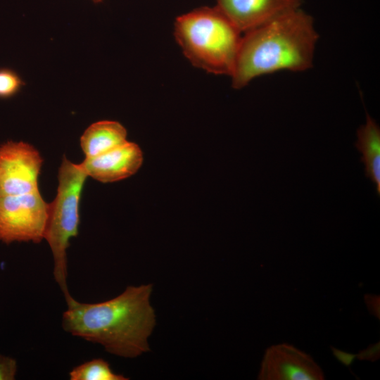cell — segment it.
I'll return each instance as SVG.
<instances>
[{"label": "cell", "mask_w": 380, "mask_h": 380, "mask_svg": "<svg viewBox=\"0 0 380 380\" xmlns=\"http://www.w3.org/2000/svg\"><path fill=\"white\" fill-rule=\"evenodd\" d=\"M152 284L127 286L119 296L97 303L66 302L62 327L72 336L101 345L115 355L133 358L148 351L156 325L150 303Z\"/></svg>", "instance_id": "obj_1"}, {"label": "cell", "mask_w": 380, "mask_h": 380, "mask_svg": "<svg viewBox=\"0 0 380 380\" xmlns=\"http://www.w3.org/2000/svg\"><path fill=\"white\" fill-rule=\"evenodd\" d=\"M318 37L312 18L300 8L245 32L231 75L232 87L243 88L278 71L310 69Z\"/></svg>", "instance_id": "obj_2"}, {"label": "cell", "mask_w": 380, "mask_h": 380, "mask_svg": "<svg viewBox=\"0 0 380 380\" xmlns=\"http://www.w3.org/2000/svg\"><path fill=\"white\" fill-rule=\"evenodd\" d=\"M175 36L193 65L231 76L242 36L217 6L200 8L177 18Z\"/></svg>", "instance_id": "obj_3"}, {"label": "cell", "mask_w": 380, "mask_h": 380, "mask_svg": "<svg viewBox=\"0 0 380 380\" xmlns=\"http://www.w3.org/2000/svg\"><path fill=\"white\" fill-rule=\"evenodd\" d=\"M87 175L80 164L65 156L58 170V185L55 199L49 203L44 237L53 260V277L65 301L71 299L67 285V249L69 241L77 236L80 223L79 205Z\"/></svg>", "instance_id": "obj_4"}, {"label": "cell", "mask_w": 380, "mask_h": 380, "mask_svg": "<svg viewBox=\"0 0 380 380\" xmlns=\"http://www.w3.org/2000/svg\"><path fill=\"white\" fill-rule=\"evenodd\" d=\"M48 209L39 190L0 196V241L39 243L44 237Z\"/></svg>", "instance_id": "obj_5"}, {"label": "cell", "mask_w": 380, "mask_h": 380, "mask_svg": "<svg viewBox=\"0 0 380 380\" xmlns=\"http://www.w3.org/2000/svg\"><path fill=\"white\" fill-rule=\"evenodd\" d=\"M43 159L32 145L8 141L0 145V196L38 191Z\"/></svg>", "instance_id": "obj_6"}, {"label": "cell", "mask_w": 380, "mask_h": 380, "mask_svg": "<svg viewBox=\"0 0 380 380\" xmlns=\"http://www.w3.org/2000/svg\"><path fill=\"white\" fill-rule=\"evenodd\" d=\"M260 380H323L325 376L312 357L288 343L272 345L265 352Z\"/></svg>", "instance_id": "obj_7"}, {"label": "cell", "mask_w": 380, "mask_h": 380, "mask_svg": "<svg viewBox=\"0 0 380 380\" xmlns=\"http://www.w3.org/2000/svg\"><path fill=\"white\" fill-rule=\"evenodd\" d=\"M303 0H217V7L245 33L300 8Z\"/></svg>", "instance_id": "obj_8"}, {"label": "cell", "mask_w": 380, "mask_h": 380, "mask_svg": "<svg viewBox=\"0 0 380 380\" xmlns=\"http://www.w3.org/2000/svg\"><path fill=\"white\" fill-rule=\"evenodd\" d=\"M143 163V153L135 143L127 141L99 156L85 158L80 163L87 176L108 183L126 179L135 174Z\"/></svg>", "instance_id": "obj_9"}, {"label": "cell", "mask_w": 380, "mask_h": 380, "mask_svg": "<svg viewBox=\"0 0 380 380\" xmlns=\"http://www.w3.org/2000/svg\"><path fill=\"white\" fill-rule=\"evenodd\" d=\"M127 130L118 122L101 120L89 125L80 138L86 158L106 153L127 141Z\"/></svg>", "instance_id": "obj_10"}, {"label": "cell", "mask_w": 380, "mask_h": 380, "mask_svg": "<svg viewBox=\"0 0 380 380\" xmlns=\"http://www.w3.org/2000/svg\"><path fill=\"white\" fill-rule=\"evenodd\" d=\"M366 111V122L357 130L355 147L362 154L365 176L376 186L380 195V128L376 122Z\"/></svg>", "instance_id": "obj_11"}, {"label": "cell", "mask_w": 380, "mask_h": 380, "mask_svg": "<svg viewBox=\"0 0 380 380\" xmlns=\"http://www.w3.org/2000/svg\"><path fill=\"white\" fill-rule=\"evenodd\" d=\"M71 380H127L115 373L108 362L101 358L85 362L74 367L69 373Z\"/></svg>", "instance_id": "obj_12"}, {"label": "cell", "mask_w": 380, "mask_h": 380, "mask_svg": "<svg viewBox=\"0 0 380 380\" xmlns=\"http://www.w3.org/2000/svg\"><path fill=\"white\" fill-rule=\"evenodd\" d=\"M24 84V82L14 70L0 68V99L13 97Z\"/></svg>", "instance_id": "obj_13"}, {"label": "cell", "mask_w": 380, "mask_h": 380, "mask_svg": "<svg viewBox=\"0 0 380 380\" xmlns=\"http://www.w3.org/2000/svg\"><path fill=\"white\" fill-rule=\"evenodd\" d=\"M15 359L0 353V380H13L17 373Z\"/></svg>", "instance_id": "obj_14"}, {"label": "cell", "mask_w": 380, "mask_h": 380, "mask_svg": "<svg viewBox=\"0 0 380 380\" xmlns=\"http://www.w3.org/2000/svg\"><path fill=\"white\" fill-rule=\"evenodd\" d=\"M380 356L379 342L370 345L367 349L362 350L356 355V357L360 360L376 361Z\"/></svg>", "instance_id": "obj_15"}, {"label": "cell", "mask_w": 380, "mask_h": 380, "mask_svg": "<svg viewBox=\"0 0 380 380\" xmlns=\"http://www.w3.org/2000/svg\"><path fill=\"white\" fill-rule=\"evenodd\" d=\"M365 301L369 312L379 319V296L365 294Z\"/></svg>", "instance_id": "obj_16"}, {"label": "cell", "mask_w": 380, "mask_h": 380, "mask_svg": "<svg viewBox=\"0 0 380 380\" xmlns=\"http://www.w3.org/2000/svg\"><path fill=\"white\" fill-rule=\"evenodd\" d=\"M331 351L334 357L343 365L347 367L350 366L353 362V361L355 360V358L356 357V355L355 354L341 351L334 347H331Z\"/></svg>", "instance_id": "obj_17"}, {"label": "cell", "mask_w": 380, "mask_h": 380, "mask_svg": "<svg viewBox=\"0 0 380 380\" xmlns=\"http://www.w3.org/2000/svg\"><path fill=\"white\" fill-rule=\"evenodd\" d=\"M95 3H99L101 2L103 0H92Z\"/></svg>", "instance_id": "obj_18"}]
</instances>
